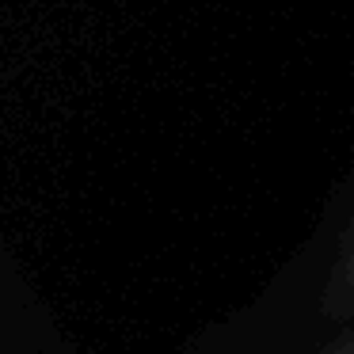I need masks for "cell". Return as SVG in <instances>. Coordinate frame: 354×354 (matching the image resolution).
I'll use <instances>...</instances> for the list:
<instances>
[{
	"label": "cell",
	"instance_id": "1",
	"mask_svg": "<svg viewBox=\"0 0 354 354\" xmlns=\"http://www.w3.org/2000/svg\"><path fill=\"white\" fill-rule=\"evenodd\" d=\"M328 308L331 316H354V225L346 232L343 248H339V263L328 290Z\"/></svg>",
	"mask_w": 354,
	"mask_h": 354
},
{
	"label": "cell",
	"instance_id": "2",
	"mask_svg": "<svg viewBox=\"0 0 354 354\" xmlns=\"http://www.w3.org/2000/svg\"><path fill=\"white\" fill-rule=\"evenodd\" d=\"M331 354H354V339H343V346H335Z\"/></svg>",
	"mask_w": 354,
	"mask_h": 354
}]
</instances>
